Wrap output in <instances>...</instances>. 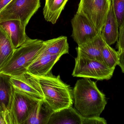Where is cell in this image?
<instances>
[{"mask_svg":"<svg viewBox=\"0 0 124 124\" xmlns=\"http://www.w3.org/2000/svg\"><path fill=\"white\" fill-rule=\"evenodd\" d=\"M72 93L74 108L84 118L100 116L107 104L105 95L90 79L78 80Z\"/></svg>","mask_w":124,"mask_h":124,"instance_id":"cell-1","label":"cell"},{"mask_svg":"<svg viewBox=\"0 0 124 124\" xmlns=\"http://www.w3.org/2000/svg\"><path fill=\"white\" fill-rule=\"evenodd\" d=\"M36 77L44 100L54 112L72 106V91L69 85L61 80L59 75L55 76L50 72L46 75Z\"/></svg>","mask_w":124,"mask_h":124,"instance_id":"cell-2","label":"cell"},{"mask_svg":"<svg viewBox=\"0 0 124 124\" xmlns=\"http://www.w3.org/2000/svg\"><path fill=\"white\" fill-rule=\"evenodd\" d=\"M44 42L39 39L29 38L15 49L11 58L1 73L11 76H17L27 72L29 66L39 55Z\"/></svg>","mask_w":124,"mask_h":124,"instance_id":"cell-3","label":"cell"},{"mask_svg":"<svg viewBox=\"0 0 124 124\" xmlns=\"http://www.w3.org/2000/svg\"><path fill=\"white\" fill-rule=\"evenodd\" d=\"M77 52L73 76L100 81L109 80L112 78L115 69L110 68L104 63L90 59L80 52Z\"/></svg>","mask_w":124,"mask_h":124,"instance_id":"cell-4","label":"cell"},{"mask_svg":"<svg viewBox=\"0 0 124 124\" xmlns=\"http://www.w3.org/2000/svg\"><path fill=\"white\" fill-rule=\"evenodd\" d=\"M40 7V0H12L0 12V22L19 20L26 27Z\"/></svg>","mask_w":124,"mask_h":124,"instance_id":"cell-5","label":"cell"},{"mask_svg":"<svg viewBox=\"0 0 124 124\" xmlns=\"http://www.w3.org/2000/svg\"><path fill=\"white\" fill-rule=\"evenodd\" d=\"M38 102L14 87L11 108L6 124H24Z\"/></svg>","mask_w":124,"mask_h":124,"instance_id":"cell-6","label":"cell"},{"mask_svg":"<svg viewBox=\"0 0 124 124\" xmlns=\"http://www.w3.org/2000/svg\"><path fill=\"white\" fill-rule=\"evenodd\" d=\"M111 0H80L77 13L85 16L101 34Z\"/></svg>","mask_w":124,"mask_h":124,"instance_id":"cell-7","label":"cell"},{"mask_svg":"<svg viewBox=\"0 0 124 124\" xmlns=\"http://www.w3.org/2000/svg\"><path fill=\"white\" fill-rule=\"evenodd\" d=\"M71 23V37L78 46L91 41L100 35L90 21L82 15L76 13Z\"/></svg>","mask_w":124,"mask_h":124,"instance_id":"cell-8","label":"cell"},{"mask_svg":"<svg viewBox=\"0 0 124 124\" xmlns=\"http://www.w3.org/2000/svg\"><path fill=\"white\" fill-rule=\"evenodd\" d=\"M10 81L14 87L39 101L44 97L38 79L28 71L17 76H11Z\"/></svg>","mask_w":124,"mask_h":124,"instance_id":"cell-9","label":"cell"},{"mask_svg":"<svg viewBox=\"0 0 124 124\" xmlns=\"http://www.w3.org/2000/svg\"><path fill=\"white\" fill-rule=\"evenodd\" d=\"M0 27L7 33L15 49L22 46L30 38L25 33V27L19 20L1 22Z\"/></svg>","mask_w":124,"mask_h":124,"instance_id":"cell-10","label":"cell"},{"mask_svg":"<svg viewBox=\"0 0 124 124\" xmlns=\"http://www.w3.org/2000/svg\"><path fill=\"white\" fill-rule=\"evenodd\" d=\"M61 56L49 54L39 55L35 59L31 64L27 71L35 77L47 75Z\"/></svg>","mask_w":124,"mask_h":124,"instance_id":"cell-11","label":"cell"},{"mask_svg":"<svg viewBox=\"0 0 124 124\" xmlns=\"http://www.w3.org/2000/svg\"><path fill=\"white\" fill-rule=\"evenodd\" d=\"M10 77L9 75L0 73V109L4 114L6 122L10 111L14 91Z\"/></svg>","mask_w":124,"mask_h":124,"instance_id":"cell-12","label":"cell"},{"mask_svg":"<svg viewBox=\"0 0 124 124\" xmlns=\"http://www.w3.org/2000/svg\"><path fill=\"white\" fill-rule=\"evenodd\" d=\"M119 28L118 24L111 4L101 34L104 41L108 45L111 46L118 41L119 35Z\"/></svg>","mask_w":124,"mask_h":124,"instance_id":"cell-13","label":"cell"},{"mask_svg":"<svg viewBox=\"0 0 124 124\" xmlns=\"http://www.w3.org/2000/svg\"><path fill=\"white\" fill-rule=\"evenodd\" d=\"M83 117L70 106L54 112L48 124H82Z\"/></svg>","mask_w":124,"mask_h":124,"instance_id":"cell-14","label":"cell"},{"mask_svg":"<svg viewBox=\"0 0 124 124\" xmlns=\"http://www.w3.org/2000/svg\"><path fill=\"white\" fill-rule=\"evenodd\" d=\"M54 111L44 100L38 102L24 124H48Z\"/></svg>","mask_w":124,"mask_h":124,"instance_id":"cell-15","label":"cell"},{"mask_svg":"<svg viewBox=\"0 0 124 124\" xmlns=\"http://www.w3.org/2000/svg\"><path fill=\"white\" fill-rule=\"evenodd\" d=\"M105 43V42L100 34L91 41L78 46L76 50L90 59L104 63L102 49Z\"/></svg>","mask_w":124,"mask_h":124,"instance_id":"cell-16","label":"cell"},{"mask_svg":"<svg viewBox=\"0 0 124 124\" xmlns=\"http://www.w3.org/2000/svg\"><path fill=\"white\" fill-rule=\"evenodd\" d=\"M69 47L67 38L61 36L44 41L40 54H49L62 56L69 53Z\"/></svg>","mask_w":124,"mask_h":124,"instance_id":"cell-17","label":"cell"},{"mask_svg":"<svg viewBox=\"0 0 124 124\" xmlns=\"http://www.w3.org/2000/svg\"><path fill=\"white\" fill-rule=\"evenodd\" d=\"M68 0H46L43 15L47 22H56Z\"/></svg>","mask_w":124,"mask_h":124,"instance_id":"cell-18","label":"cell"},{"mask_svg":"<svg viewBox=\"0 0 124 124\" xmlns=\"http://www.w3.org/2000/svg\"><path fill=\"white\" fill-rule=\"evenodd\" d=\"M15 49L7 33L0 27V73L11 58Z\"/></svg>","mask_w":124,"mask_h":124,"instance_id":"cell-19","label":"cell"},{"mask_svg":"<svg viewBox=\"0 0 124 124\" xmlns=\"http://www.w3.org/2000/svg\"><path fill=\"white\" fill-rule=\"evenodd\" d=\"M119 53L105 43L102 49L103 62L110 68L115 69L118 62Z\"/></svg>","mask_w":124,"mask_h":124,"instance_id":"cell-20","label":"cell"},{"mask_svg":"<svg viewBox=\"0 0 124 124\" xmlns=\"http://www.w3.org/2000/svg\"><path fill=\"white\" fill-rule=\"evenodd\" d=\"M119 27L124 21V0H111Z\"/></svg>","mask_w":124,"mask_h":124,"instance_id":"cell-21","label":"cell"},{"mask_svg":"<svg viewBox=\"0 0 124 124\" xmlns=\"http://www.w3.org/2000/svg\"><path fill=\"white\" fill-rule=\"evenodd\" d=\"M106 120L100 116H93L88 118L83 117L82 124H106Z\"/></svg>","mask_w":124,"mask_h":124,"instance_id":"cell-22","label":"cell"},{"mask_svg":"<svg viewBox=\"0 0 124 124\" xmlns=\"http://www.w3.org/2000/svg\"><path fill=\"white\" fill-rule=\"evenodd\" d=\"M119 28V35L116 47L118 51L120 53L124 50V21Z\"/></svg>","mask_w":124,"mask_h":124,"instance_id":"cell-23","label":"cell"},{"mask_svg":"<svg viewBox=\"0 0 124 124\" xmlns=\"http://www.w3.org/2000/svg\"><path fill=\"white\" fill-rule=\"evenodd\" d=\"M118 65L121 68L122 73H124V50L119 53Z\"/></svg>","mask_w":124,"mask_h":124,"instance_id":"cell-24","label":"cell"},{"mask_svg":"<svg viewBox=\"0 0 124 124\" xmlns=\"http://www.w3.org/2000/svg\"><path fill=\"white\" fill-rule=\"evenodd\" d=\"M12 0H0V12Z\"/></svg>","mask_w":124,"mask_h":124,"instance_id":"cell-25","label":"cell"},{"mask_svg":"<svg viewBox=\"0 0 124 124\" xmlns=\"http://www.w3.org/2000/svg\"><path fill=\"white\" fill-rule=\"evenodd\" d=\"M0 124H6L5 116L2 111L0 109Z\"/></svg>","mask_w":124,"mask_h":124,"instance_id":"cell-26","label":"cell"}]
</instances>
